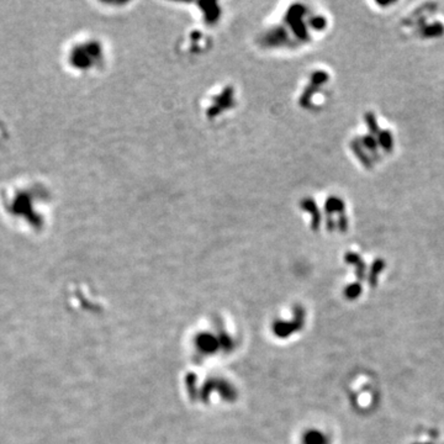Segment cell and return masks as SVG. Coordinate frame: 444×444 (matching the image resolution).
Listing matches in <instances>:
<instances>
[{
  "label": "cell",
  "mask_w": 444,
  "mask_h": 444,
  "mask_svg": "<svg viewBox=\"0 0 444 444\" xmlns=\"http://www.w3.org/2000/svg\"><path fill=\"white\" fill-rule=\"evenodd\" d=\"M52 192L42 180L19 179L0 188V209L16 227L41 233L47 226Z\"/></svg>",
  "instance_id": "cell-1"
},
{
  "label": "cell",
  "mask_w": 444,
  "mask_h": 444,
  "mask_svg": "<svg viewBox=\"0 0 444 444\" xmlns=\"http://www.w3.org/2000/svg\"><path fill=\"white\" fill-rule=\"evenodd\" d=\"M100 53L98 42L77 37L64 50V63L74 73H89L100 64Z\"/></svg>",
  "instance_id": "cell-2"
},
{
  "label": "cell",
  "mask_w": 444,
  "mask_h": 444,
  "mask_svg": "<svg viewBox=\"0 0 444 444\" xmlns=\"http://www.w3.org/2000/svg\"><path fill=\"white\" fill-rule=\"evenodd\" d=\"M379 143L381 144L384 151L386 152H391L392 146H394V141H392V136L389 131H383L380 132V136H379Z\"/></svg>",
  "instance_id": "cell-3"
},
{
  "label": "cell",
  "mask_w": 444,
  "mask_h": 444,
  "mask_svg": "<svg viewBox=\"0 0 444 444\" xmlns=\"http://www.w3.org/2000/svg\"><path fill=\"white\" fill-rule=\"evenodd\" d=\"M443 32H444V28L442 24L439 23L427 26V28L423 30L424 37H438L440 36V35H443Z\"/></svg>",
  "instance_id": "cell-4"
}]
</instances>
